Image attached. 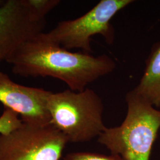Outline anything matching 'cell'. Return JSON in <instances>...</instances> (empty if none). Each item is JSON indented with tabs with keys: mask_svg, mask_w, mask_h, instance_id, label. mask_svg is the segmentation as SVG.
Instances as JSON below:
<instances>
[{
	"mask_svg": "<svg viewBox=\"0 0 160 160\" xmlns=\"http://www.w3.org/2000/svg\"><path fill=\"white\" fill-rule=\"evenodd\" d=\"M14 74L24 77H51L69 90L81 92L100 77L112 73L114 61L106 55L94 57L72 52L42 32L25 42L7 61Z\"/></svg>",
	"mask_w": 160,
	"mask_h": 160,
	"instance_id": "obj_1",
	"label": "cell"
},
{
	"mask_svg": "<svg viewBox=\"0 0 160 160\" xmlns=\"http://www.w3.org/2000/svg\"><path fill=\"white\" fill-rule=\"evenodd\" d=\"M125 100V120L120 126L106 128L98 142L123 160H149L160 129V110L133 90Z\"/></svg>",
	"mask_w": 160,
	"mask_h": 160,
	"instance_id": "obj_2",
	"label": "cell"
},
{
	"mask_svg": "<svg viewBox=\"0 0 160 160\" xmlns=\"http://www.w3.org/2000/svg\"><path fill=\"white\" fill-rule=\"evenodd\" d=\"M46 106L50 124L62 132L70 142H89L98 137L106 128L103 123L102 98L90 88L81 92H50Z\"/></svg>",
	"mask_w": 160,
	"mask_h": 160,
	"instance_id": "obj_3",
	"label": "cell"
},
{
	"mask_svg": "<svg viewBox=\"0 0 160 160\" xmlns=\"http://www.w3.org/2000/svg\"><path fill=\"white\" fill-rule=\"evenodd\" d=\"M133 2L132 0H102L80 17L59 22L46 34L67 50L80 49L83 53L91 54V38L94 35L100 34L107 43L113 44L114 31L110 21L118 12Z\"/></svg>",
	"mask_w": 160,
	"mask_h": 160,
	"instance_id": "obj_4",
	"label": "cell"
},
{
	"mask_svg": "<svg viewBox=\"0 0 160 160\" xmlns=\"http://www.w3.org/2000/svg\"><path fill=\"white\" fill-rule=\"evenodd\" d=\"M68 142L51 125L23 123L8 134L0 133V160H59Z\"/></svg>",
	"mask_w": 160,
	"mask_h": 160,
	"instance_id": "obj_5",
	"label": "cell"
},
{
	"mask_svg": "<svg viewBox=\"0 0 160 160\" xmlns=\"http://www.w3.org/2000/svg\"><path fill=\"white\" fill-rule=\"evenodd\" d=\"M46 17L29 0H0V65L27 40L43 32Z\"/></svg>",
	"mask_w": 160,
	"mask_h": 160,
	"instance_id": "obj_6",
	"label": "cell"
},
{
	"mask_svg": "<svg viewBox=\"0 0 160 160\" xmlns=\"http://www.w3.org/2000/svg\"><path fill=\"white\" fill-rule=\"evenodd\" d=\"M49 92L18 84L0 71V103L20 115L23 123L39 126L51 125L46 106Z\"/></svg>",
	"mask_w": 160,
	"mask_h": 160,
	"instance_id": "obj_7",
	"label": "cell"
},
{
	"mask_svg": "<svg viewBox=\"0 0 160 160\" xmlns=\"http://www.w3.org/2000/svg\"><path fill=\"white\" fill-rule=\"evenodd\" d=\"M133 90L154 107H160V42L153 46L142 77Z\"/></svg>",
	"mask_w": 160,
	"mask_h": 160,
	"instance_id": "obj_8",
	"label": "cell"
},
{
	"mask_svg": "<svg viewBox=\"0 0 160 160\" xmlns=\"http://www.w3.org/2000/svg\"><path fill=\"white\" fill-rule=\"evenodd\" d=\"M16 112L8 108H4L0 116V133L8 134L22 125L23 122Z\"/></svg>",
	"mask_w": 160,
	"mask_h": 160,
	"instance_id": "obj_9",
	"label": "cell"
},
{
	"mask_svg": "<svg viewBox=\"0 0 160 160\" xmlns=\"http://www.w3.org/2000/svg\"><path fill=\"white\" fill-rule=\"evenodd\" d=\"M63 160H123L116 155H105L88 152H70L63 157Z\"/></svg>",
	"mask_w": 160,
	"mask_h": 160,
	"instance_id": "obj_10",
	"label": "cell"
},
{
	"mask_svg": "<svg viewBox=\"0 0 160 160\" xmlns=\"http://www.w3.org/2000/svg\"><path fill=\"white\" fill-rule=\"evenodd\" d=\"M29 3L36 12L42 17L46 15L59 4V0H29Z\"/></svg>",
	"mask_w": 160,
	"mask_h": 160,
	"instance_id": "obj_11",
	"label": "cell"
}]
</instances>
